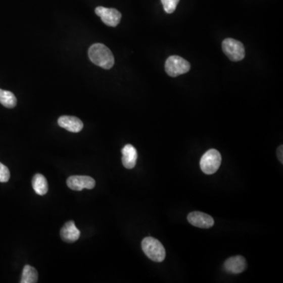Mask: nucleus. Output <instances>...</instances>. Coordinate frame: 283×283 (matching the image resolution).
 Instances as JSON below:
<instances>
[{
  "label": "nucleus",
  "instance_id": "f257e3e1",
  "mask_svg": "<svg viewBox=\"0 0 283 283\" xmlns=\"http://www.w3.org/2000/svg\"><path fill=\"white\" fill-rule=\"evenodd\" d=\"M88 56L96 66L110 69L114 65V57L111 51L102 43H95L88 50Z\"/></svg>",
  "mask_w": 283,
  "mask_h": 283
},
{
  "label": "nucleus",
  "instance_id": "f03ea898",
  "mask_svg": "<svg viewBox=\"0 0 283 283\" xmlns=\"http://www.w3.org/2000/svg\"><path fill=\"white\" fill-rule=\"evenodd\" d=\"M142 249L146 256L153 261L162 262L165 259L166 252L165 247L154 238H145L142 242Z\"/></svg>",
  "mask_w": 283,
  "mask_h": 283
},
{
  "label": "nucleus",
  "instance_id": "7ed1b4c3",
  "mask_svg": "<svg viewBox=\"0 0 283 283\" xmlns=\"http://www.w3.org/2000/svg\"><path fill=\"white\" fill-rule=\"evenodd\" d=\"M221 162L220 153L215 149H211L202 156L200 161L201 169L206 175H212L217 172Z\"/></svg>",
  "mask_w": 283,
  "mask_h": 283
},
{
  "label": "nucleus",
  "instance_id": "20e7f679",
  "mask_svg": "<svg viewBox=\"0 0 283 283\" xmlns=\"http://www.w3.org/2000/svg\"><path fill=\"white\" fill-rule=\"evenodd\" d=\"M223 53L232 62H239L246 56L244 45L240 41L231 38L225 39L222 42Z\"/></svg>",
  "mask_w": 283,
  "mask_h": 283
},
{
  "label": "nucleus",
  "instance_id": "39448f33",
  "mask_svg": "<svg viewBox=\"0 0 283 283\" xmlns=\"http://www.w3.org/2000/svg\"><path fill=\"white\" fill-rule=\"evenodd\" d=\"M165 68L168 76L176 77L188 73L191 69V64L181 57L172 55L167 59Z\"/></svg>",
  "mask_w": 283,
  "mask_h": 283
},
{
  "label": "nucleus",
  "instance_id": "423d86ee",
  "mask_svg": "<svg viewBox=\"0 0 283 283\" xmlns=\"http://www.w3.org/2000/svg\"><path fill=\"white\" fill-rule=\"evenodd\" d=\"M96 14L101 18L103 23L110 27L117 26L121 20V14L113 8L98 7L96 8Z\"/></svg>",
  "mask_w": 283,
  "mask_h": 283
},
{
  "label": "nucleus",
  "instance_id": "0eeeda50",
  "mask_svg": "<svg viewBox=\"0 0 283 283\" xmlns=\"http://www.w3.org/2000/svg\"><path fill=\"white\" fill-rule=\"evenodd\" d=\"M66 183L69 188L76 191H81L83 189L91 190L96 186L95 179L87 175H73L69 177Z\"/></svg>",
  "mask_w": 283,
  "mask_h": 283
},
{
  "label": "nucleus",
  "instance_id": "6e6552de",
  "mask_svg": "<svg viewBox=\"0 0 283 283\" xmlns=\"http://www.w3.org/2000/svg\"><path fill=\"white\" fill-rule=\"evenodd\" d=\"M187 220L191 225L199 228L208 229L214 225V219L202 212H192L188 215Z\"/></svg>",
  "mask_w": 283,
  "mask_h": 283
},
{
  "label": "nucleus",
  "instance_id": "1a4fd4ad",
  "mask_svg": "<svg viewBox=\"0 0 283 283\" xmlns=\"http://www.w3.org/2000/svg\"><path fill=\"white\" fill-rule=\"evenodd\" d=\"M225 271L232 274H240L246 270L247 267V263L246 259L242 256H235V257H230L225 261Z\"/></svg>",
  "mask_w": 283,
  "mask_h": 283
},
{
  "label": "nucleus",
  "instance_id": "9d476101",
  "mask_svg": "<svg viewBox=\"0 0 283 283\" xmlns=\"http://www.w3.org/2000/svg\"><path fill=\"white\" fill-rule=\"evenodd\" d=\"M58 124L62 128L71 132H80L83 129V124L80 119L72 116H62L58 120Z\"/></svg>",
  "mask_w": 283,
  "mask_h": 283
},
{
  "label": "nucleus",
  "instance_id": "9b49d317",
  "mask_svg": "<svg viewBox=\"0 0 283 283\" xmlns=\"http://www.w3.org/2000/svg\"><path fill=\"white\" fill-rule=\"evenodd\" d=\"M61 238L64 242L73 243L76 242L80 236V231L78 230L74 222L68 221L65 223L60 231Z\"/></svg>",
  "mask_w": 283,
  "mask_h": 283
},
{
  "label": "nucleus",
  "instance_id": "f8f14e48",
  "mask_svg": "<svg viewBox=\"0 0 283 283\" xmlns=\"http://www.w3.org/2000/svg\"><path fill=\"white\" fill-rule=\"evenodd\" d=\"M122 164L127 169H131L136 165L138 154L136 149L131 144H127L122 149Z\"/></svg>",
  "mask_w": 283,
  "mask_h": 283
},
{
  "label": "nucleus",
  "instance_id": "ddd939ff",
  "mask_svg": "<svg viewBox=\"0 0 283 283\" xmlns=\"http://www.w3.org/2000/svg\"><path fill=\"white\" fill-rule=\"evenodd\" d=\"M32 188L37 195H46L48 191V183L44 175L42 174H35L32 178Z\"/></svg>",
  "mask_w": 283,
  "mask_h": 283
},
{
  "label": "nucleus",
  "instance_id": "4468645a",
  "mask_svg": "<svg viewBox=\"0 0 283 283\" xmlns=\"http://www.w3.org/2000/svg\"><path fill=\"white\" fill-rule=\"evenodd\" d=\"M0 103L7 108L12 109L16 106L17 99L12 92L0 89Z\"/></svg>",
  "mask_w": 283,
  "mask_h": 283
},
{
  "label": "nucleus",
  "instance_id": "2eb2a0df",
  "mask_svg": "<svg viewBox=\"0 0 283 283\" xmlns=\"http://www.w3.org/2000/svg\"><path fill=\"white\" fill-rule=\"evenodd\" d=\"M38 281V272L33 267L25 265L22 271L21 283H35Z\"/></svg>",
  "mask_w": 283,
  "mask_h": 283
},
{
  "label": "nucleus",
  "instance_id": "dca6fc26",
  "mask_svg": "<svg viewBox=\"0 0 283 283\" xmlns=\"http://www.w3.org/2000/svg\"><path fill=\"white\" fill-rule=\"evenodd\" d=\"M164 10L167 14H172L176 9L179 0H161Z\"/></svg>",
  "mask_w": 283,
  "mask_h": 283
},
{
  "label": "nucleus",
  "instance_id": "f3484780",
  "mask_svg": "<svg viewBox=\"0 0 283 283\" xmlns=\"http://www.w3.org/2000/svg\"><path fill=\"white\" fill-rule=\"evenodd\" d=\"M11 177L9 169L7 166L0 162V182H6L9 180Z\"/></svg>",
  "mask_w": 283,
  "mask_h": 283
},
{
  "label": "nucleus",
  "instance_id": "a211bd4d",
  "mask_svg": "<svg viewBox=\"0 0 283 283\" xmlns=\"http://www.w3.org/2000/svg\"><path fill=\"white\" fill-rule=\"evenodd\" d=\"M282 148V146H280V147L278 148V151H277V156H278V160H279V161L281 163V164L283 163Z\"/></svg>",
  "mask_w": 283,
  "mask_h": 283
}]
</instances>
